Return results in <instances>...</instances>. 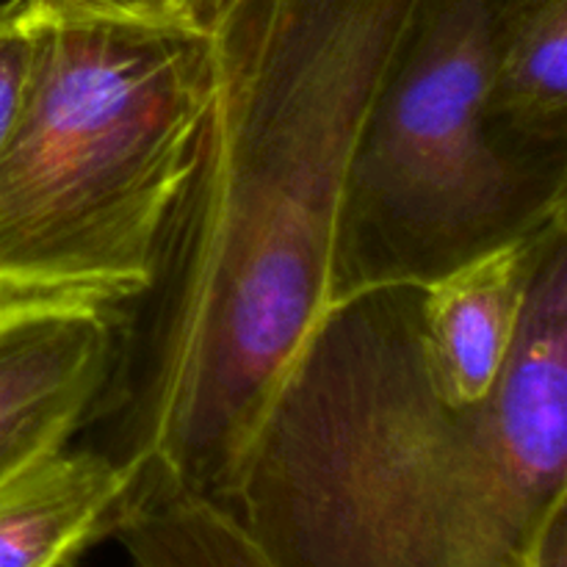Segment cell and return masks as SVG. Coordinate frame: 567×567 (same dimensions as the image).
<instances>
[{
	"mask_svg": "<svg viewBox=\"0 0 567 567\" xmlns=\"http://www.w3.org/2000/svg\"><path fill=\"white\" fill-rule=\"evenodd\" d=\"M504 0H419L358 147L338 233L336 305L430 286L567 219V172L509 155L487 122Z\"/></svg>",
	"mask_w": 567,
	"mask_h": 567,
	"instance_id": "cell-4",
	"label": "cell"
},
{
	"mask_svg": "<svg viewBox=\"0 0 567 567\" xmlns=\"http://www.w3.org/2000/svg\"><path fill=\"white\" fill-rule=\"evenodd\" d=\"M133 471L103 449H61L0 487V567H75L114 537Z\"/></svg>",
	"mask_w": 567,
	"mask_h": 567,
	"instance_id": "cell-7",
	"label": "cell"
},
{
	"mask_svg": "<svg viewBox=\"0 0 567 567\" xmlns=\"http://www.w3.org/2000/svg\"><path fill=\"white\" fill-rule=\"evenodd\" d=\"M419 0H219L192 169L147 291L116 310L94 446L225 504L305 341L336 305L358 147Z\"/></svg>",
	"mask_w": 567,
	"mask_h": 567,
	"instance_id": "cell-1",
	"label": "cell"
},
{
	"mask_svg": "<svg viewBox=\"0 0 567 567\" xmlns=\"http://www.w3.org/2000/svg\"><path fill=\"white\" fill-rule=\"evenodd\" d=\"M114 313L75 299L0 302V487L66 449L109 382Z\"/></svg>",
	"mask_w": 567,
	"mask_h": 567,
	"instance_id": "cell-5",
	"label": "cell"
},
{
	"mask_svg": "<svg viewBox=\"0 0 567 567\" xmlns=\"http://www.w3.org/2000/svg\"><path fill=\"white\" fill-rule=\"evenodd\" d=\"M114 537L127 567H275L230 509L169 485L136 487Z\"/></svg>",
	"mask_w": 567,
	"mask_h": 567,
	"instance_id": "cell-9",
	"label": "cell"
},
{
	"mask_svg": "<svg viewBox=\"0 0 567 567\" xmlns=\"http://www.w3.org/2000/svg\"><path fill=\"white\" fill-rule=\"evenodd\" d=\"M421 299L349 293L271 396L221 507L275 567H529L567 504V219L543 230L513 358L482 402L437 393Z\"/></svg>",
	"mask_w": 567,
	"mask_h": 567,
	"instance_id": "cell-2",
	"label": "cell"
},
{
	"mask_svg": "<svg viewBox=\"0 0 567 567\" xmlns=\"http://www.w3.org/2000/svg\"><path fill=\"white\" fill-rule=\"evenodd\" d=\"M543 230L424 286L421 343L437 393L476 404L496 391L524 319Z\"/></svg>",
	"mask_w": 567,
	"mask_h": 567,
	"instance_id": "cell-6",
	"label": "cell"
},
{
	"mask_svg": "<svg viewBox=\"0 0 567 567\" xmlns=\"http://www.w3.org/2000/svg\"><path fill=\"white\" fill-rule=\"evenodd\" d=\"M33 75L0 150V302L116 310L155 277L210 92L205 33L31 0Z\"/></svg>",
	"mask_w": 567,
	"mask_h": 567,
	"instance_id": "cell-3",
	"label": "cell"
},
{
	"mask_svg": "<svg viewBox=\"0 0 567 567\" xmlns=\"http://www.w3.org/2000/svg\"><path fill=\"white\" fill-rule=\"evenodd\" d=\"M55 3L111 17V20L205 33L219 0H55Z\"/></svg>",
	"mask_w": 567,
	"mask_h": 567,
	"instance_id": "cell-11",
	"label": "cell"
},
{
	"mask_svg": "<svg viewBox=\"0 0 567 567\" xmlns=\"http://www.w3.org/2000/svg\"><path fill=\"white\" fill-rule=\"evenodd\" d=\"M529 567H567V504L546 520L537 535Z\"/></svg>",
	"mask_w": 567,
	"mask_h": 567,
	"instance_id": "cell-12",
	"label": "cell"
},
{
	"mask_svg": "<svg viewBox=\"0 0 567 567\" xmlns=\"http://www.w3.org/2000/svg\"><path fill=\"white\" fill-rule=\"evenodd\" d=\"M31 0L0 3V150L14 131L33 75Z\"/></svg>",
	"mask_w": 567,
	"mask_h": 567,
	"instance_id": "cell-10",
	"label": "cell"
},
{
	"mask_svg": "<svg viewBox=\"0 0 567 567\" xmlns=\"http://www.w3.org/2000/svg\"><path fill=\"white\" fill-rule=\"evenodd\" d=\"M487 122L509 155L567 172V0H504Z\"/></svg>",
	"mask_w": 567,
	"mask_h": 567,
	"instance_id": "cell-8",
	"label": "cell"
}]
</instances>
